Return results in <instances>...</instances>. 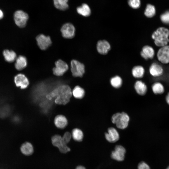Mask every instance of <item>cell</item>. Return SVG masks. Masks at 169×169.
<instances>
[{"label": "cell", "mask_w": 169, "mask_h": 169, "mask_svg": "<svg viewBox=\"0 0 169 169\" xmlns=\"http://www.w3.org/2000/svg\"><path fill=\"white\" fill-rule=\"evenodd\" d=\"M72 95L71 90L67 85H63L58 87L54 90L49 94L46 95L49 100L55 98L56 104L65 105L69 101Z\"/></svg>", "instance_id": "6da1fadb"}, {"label": "cell", "mask_w": 169, "mask_h": 169, "mask_svg": "<svg viewBox=\"0 0 169 169\" xmlns=\"http://www.w3.org/2000/svg\"><path fill=\"white\" fill-rule=\"evenodd\" d=\"M72 94L75 98L80 99L84 96L85 92L83 88L79 86H77L73 90Z\"/></svg>", "instance_id": "484cf974"}, {"label": "cell", "mask_w": 169, "mask_h": 169, "mask_svg": "<svg viewBox=\"0 0 169 169\" xmlns=\"http://www.w3.org/2000/svg\"><path fill=\"white\" fill-rule=\"evenodd\" d=\"M71 70L72 75L75 77H82L85 72V67L83 64L76 60L71 62Z\"/></svg>", "instance_id": "277c9868"}, {"label": "cell", "mask_w": 169, "mask_h": 169, "mask_svg": "<svg viewBox=\"0 0 169 169\" xmlns=\"http://www.w3.org/2000/svg\"><path fill=\"white\" fill-rule=\"evenodd\" d=\"M71 137V135L69 132H66L62 137V140L66 144L69 142L70 140Z\"/></svg>", "instance_id": "d6a6232c"}, {"label": "cell", "mask_w": 169, "mask_h": 169, "mask_svg": "<svg viewBox=\"0 0 169 169\" xmlns=\"http://www.w3.org/2000/svg\"><path fill=\"white\" fill-rule=\"evenodd\" d=\"M156 12L154 6L151 4H148L146 8L144 14L147 17L151 18L155 15Z\"/></svg>", "instance_id": "4316f807"}, {"label": "cell", "mask_w": 169, "mask_h": 169, "mask_svg": "<svg viewBox=\"0 0 169 169\" xmlns=\"http://www.w3.org/2000/svg\"><path fill=\"white\" fill-rule=\"evenodd\" d=\"M12 121L14 124H18L20 123L21 118L18 115H16L13 116L12 119Z\"/></svg>", "instance_id": "e575fe53"}, {"label": "cell", "mask_w": 169, "mask_h": 169, "mask_svg": "<svg viewBox=\"0 0 169 169\" xmlns=\"http://www.w3.org/2000/svg\"><path fill=\"white\" fill-rule=\"evenodd\" d=\"M52 142L53 145L57 147L59 149L66 144L63 141L62 137L59 135H56L52 138Z\"/></svg>", "instance_id": "d4e9b609"}, {"label": "cell", "mask_w": 169, "mask_h": 169, "mask_svg": "<svg viewBox=\"0 0 169 169\" xmlns=\"http://www.w3.org/2000/svg\"><path fill=\"white\" fill-rule=\"evenodd\" d=\"M105 137L107 141L110 143L115 142L120 138L118 132L114 127H110L108 129V132L105 134Z\"/></svg>", "instance_id": "7c38bea8"}, {"label": "cell", "mask_w": 169, "mask_h": 169, "mask_svg": "<svg viewBox=\"0 0 169 169\" xmlns=\"http://www.w3.org/2000/svg\"><path fill=\"white\" fill-rule=\"evenodd\" d=\"M72 135L73 139L76 141H81L83 140V134L79 129L76 128L73 130Z\"/></svg>", "instance_id": "f546056e"}, {"label": "cell", "mask_w": 169, "mask_h": 169, "mask_svg": "<svg viewBox=\"0 0 169 169\" xmlns=\"http://www.w3.org/2000/svg\"><path fill=\"white\" fill-rule=\"evenodd\" d=\"M126 152V149L124 147L121 145H117L112 151L110 156L115 160L121 161L125 159Z\"/></svg>", "instance_id": "8992f818"}, {"label": "cell", "mask_w": 169, "mask_h": 169, "mask_svg": "<svg viewBox=\"0 0 169 169\" xmlns=\"http://www.w3.org/2000/svg\"><path fill=\"white\" fill-rule=\"evenodd\" d=\"M36 40L38 46L43 50L47 49L52 44L50 37L43 34H40L37 36Z\"/></svg>", "instance_id": "52a82bcc"}, {"label": "cell", "mask_w": 169, "mask_h": 169, "mask_svg": "<svg viewBox=\"0 0 169 169\" xmlns=\"http://www.w3.org/2000/svg\"><path fill=\"white\" fill-rule=\"evenodd\" d=\"M158 60L161 63L166 64L169 63V45L161 47L157 53Z\"/></svg>", "instance_id": "9c48e42d"}, {"label": "cell", "mask_w": 169, "mask_h": 169, "mask_svg": "<svg viewBox=\"0 0 169 169\" xmlns=\"http://www.w3.org/2000/svg\"><path fill=\"white\" fill-rule=\"evenodd\" d=\"M129 120V116L125 112L115 113L111 117L112 122L115 124L117 128L121 129H124L127 127Z\"/></svg>", "instance_id": "3957f363"}, {"label": "cell", "mask_w": 169, "mask_h": 169, "mask_svg": "<svg viewBox=\"0 0 169 169\" xmlns=\"http://www.w3.org/2000/svg\"><path fill=\"white\" fill-rule=\"evenodd\" d=\"M128 3L130 7L134 9L138 8L141 5L140 0H128Z\"/></svg>", "instance_id": "4dcf8cb0"}, {"label": "cell", "mask_w": 169, "mask_h": 169, "mask_svg": "<svg viewBox=\"0 0 169 169\" xmlns=\"http://www.w3.org/2000/svg\"><path fill=\"white\" fill-rule=\"evenodd\" d=\"M161 21L166 24H169V10L161 14L160 16Z\"/></svg>", "instance_id": "1f68e13d"}, {"label": "cell", "mask_w": 169, "mask_h": 169, "mask_svg": "<svg viewBox=\"0 0 169 169\" xmlns=\"http://www.w3.org/2000/svg\"><path fill=\"white\" fill-rule=\"evenodd\" d=\"M59 150L60 152L64 153H66L70 151V148L67 146V145H64L59 148Z\"/></svg>", "instance_id": "d590c367"}, {"label": "cell", "mask_w": 169, "mask_h": 169, "mask_svg": "<svg viewBox=\"0 0 169 169\" xmlns=\"http://www.w3.org/2000/svg\"><path fill=\"white\" fill-rule=\"evenodd\" d=\"M75 169H86V168L82 166H78Z\"/></svg>", "instance_id": "74e56055"}, {"label": "cell", "mask_w": 169, "mask_h": 169, "mask_svg": "<svg viewBox=\"0 0 169 169\" xmlns=\"http://www.w3.org/2000/svg\"><path fill=\"white\" fill-rule=\"evenodd\" d=\"M110 83L113 87L118 88L121 86L122 80L120 77L119 76H115L110 79Z\"/></svg>", "instance_id": "83f0119b"}, {"label": "cell", "mask_w": 169, "mask_h": 169, "mask_svg": "<svg viewBox=\"0 0 169 169\" xmlns=\"http://www.w3.org/2000/svg\"><path fill=\"white\" fill-rule=\"evenodd\" d=\"M16 85L22 89L26 88L29 84L28 79L25 75L19 74L16 75L14 78Z\"/></svg>", "instance_id": "8fae6325"}, {"label": "cell", "mask_w": 169, "mask_h": 169, "mask_svg": "<svg viewBox=\"0 0 169 169\" xmlns=\"http://www.w3.org/2000/svg\"><path fill=\"white\" fill-rule=\"evenodd\" d=\"M28 18V14L21 10L16 11L14 15V19L16 25L21 28L25 27Z\"/></svg>", "instance_id": "5b68a950"}, {"label": "cell", "mask_w": 169, "mask_h": 169, "mask_svg": "<svg viewBox=\"0 0 169 169\" xmlns=\"http://www.w3.org/2000/svg\"><path fill=\"white\" fill-rule=\"evenodd\" d=\"M12 110V107L9 105L0 104V117L3 118L7 117L11 114Z\"/></svg>", "instance_id": "d6986e66"}, {"label": "cell", "mask_w": 169, "mask_h": 169, "mask_svg": "<svg viewBox=\"0 0 169 169\" xmlns=\"http://www.w3.org/2000/svg\"><path fill=\"white\" fill-rule=\"evenodd\" d=\"M55 66L53 69V72L55 75L57 76L62 75L68 69L67 64L60 59L55 62Z\"/></svg>", "instance_id": "ba28073f"}, {"label": "cell", "mask_w": 169, "mask_h": 169, "mask_svg": "<svg viewBox=\"0 0 169 169\" xmlns=\"http://www.w3.org/2000/svg\"><path fill=\"white\" fill-rule=\"evenodd\" d=\"M97 50L98 52L102 54H106L110 49L109 43L105 40L99 41L97 44Z\"/></svg>", "instance_id": "4fadbf2b"}, {"label": "cell", "mask_w": 169, "mask_h": 169, "mask_svg": "<svg viewBox=\"0 0 169 169\" xmlns=\"http://www.w3.org/2000/svg\"><path fill=\"white\" fill-rule=\"evenodd\" d=\"M134 88L137 93L141 95H145L147 91L146 85L141 80H138L136 82Z\"/></svg>", "instance_id": "ac0fdd59"}, {"label": "cell", "mask_w": 169, "mask_h": 169, "mask_svg": "<svg viewBox=\"0 0 169 169\" xmlns=\"http://www.w3.org/2000/svg\"><path fill=\"white\" fill-rule=\"evenodd\" d=\"M3 55L5 60L9 63L14 61L17 58L16 53L12 50H4L3 52Z\"/></svg>", "instance_id": "ffe728a7"}, {"label": "cell", "mask_w": 169, "mask_h": 169, "mask_svg": "<svg viewBox=\"0 0 169 169\" xmlns=\"http://www.w3.org/2000/svg\"><path fill=\"white\" fill-rule=\"evenodd\" d=\"M77 11L79 14L84 17L89 16L91 13L90 7L85 3H84L78 7L77 8Z\"/></svg>", "instance_id": "7402d4cb"}, {"label": "cell", "mask_w": 169, "mask_h": 169, "mask_svg": "<svg viewBox=\"0 0 169 169\" xmlns=\"http://www.w3.org/2000/svg\"><path fill=\"white\" fill-rule=\"evenodd\" d=\"M154 54V51L153 48L148 45L144 46L140 53L141 56L146 59L153 58Z\"/></svg>", "instance_id": "5bb4252c"}, {"label": "cell", "mask_w": 169, "mask_h": 169, "mask_svg": "<svg viewBox=\"0 0 169 169\" xmlns=\"http://www.w3.org/2000/svg\"><path fill=\"white\" fill-rule=\"evenodd\" d=\"M145 70L144 68L140 65L134 66L132 70V74L136 78L142 77L144 74Z\"/></svg>", "instance_id": "603a6c76"}, {"label": "cell", "mask_w": 169, "mask_h": 169, "mask_svg": "<svg viewBox=\"0 0 169 169\" xmlns=\"http://www.w3.org/2000/svg\"><path fill=\"white\" fill-rule=\"evenodd\" d=\"M169 30L164 27H160L152 34L151 37L157 46L162 47L167 45L169 41Z\"/></svg>", "instance_id": "7a4b0ae2"}, {"label": "cell", "mask_w": 169, "mask_h": 169, "mask_svg": "<svg viewBox=\"0 0 169 169\" xmlns=\"http://www.w3.org/2000/svg\"><path fill=\"white\" fill-rule=\"evenodd\" d=\"M15 68L20 70L25 68L27 65V60L26 57L23 55H19L15 60Z\"/></svg>", "instance_id": "e0dca14e"}, {"label": "cell", "mask_w": 169, "mask_h": 169, "mask_svg": "<svg viewBox=\"0 0 169 169\" xmlns=\"http://www.w3.org/2000/svg\"><path fill=\"white\" fill-rule=\"evenodd\" d=\"M20 150L24 155L29 156L33 152L34 148L30 142H26L23 143L20 146Z\"/></svg>", "instance_id": "9a60e30c"}, {"label": "cell", "mask_w": 169, "mask_h": 169, "mask_svg": "<svg viewBox=\"0 0 169 169\" xmlns=\"http://www.w3.org/2000/svg\"><path fill=\"white\" fill-rule=\"evenodd\" d=\"M137 169H150V168L146 163L144 161H142L138 164Z\"/></svg>", "instance_id": "836d02e7"}, {"label": "cell", "mask_w": 169, "mask_h": 169, "mask_svg": "<svg viewBox=\"0 0 169 169\" xmlns=\"http://www.w3.org/2000/svg\"><path fill=\"white\" fill-rule=\"evenodd\" d=\"M149 72L151 75L154 77H158L163 73L162 67L156 63H153L150 66Z\"/></svg>", "instance_id": "2e32d148"}, {"label": "cell", "mask_w": 169, "mask_h": 169, "mask_svg": "<svg viewBox=\"0 0 169 169\" xmlns=\"http://www.w3.org/2000/svg\"><path fill=\"white\" fill-rule=\"evenodd\" d=\"M166 169H169V166H168Z\"/></svg>", "instance_id": "ab89813d"}, {"label": "cell", "mask_w": 169, "mask_h": 169, "mask_svg": "<svg viewBox=\"0 0 169 169\" xmlns=\"http://www.w3.org/2000/svg\"><path fill=\"white\" fill-rule=\"evenodd\" d=\"M152 89L153 92L156 94H161L164 91L163 85L160 83L156 82L152 85Z\"/></svg>", "instance_id": "f1b7e54d"}, {"label": "cell", "mask_w": 169, "mask_h": 169, "mask_svg": "<svg viewBox=\"0 0 169 169\" xmlns=\"http://www.w3.org/2000/svg\"><path fill=\"white\" fill-rule=\"evenodd\" d=\"M54 123L58 128L62 129L67 124V120L65 116L59 115L57 116L54 119Z\"/></svg>", "instance_id": "44dd1931"}, {"label": "cell", "mask_w": 169, "mask_h": 169, "mask_svg": "<svg viewBox=\"0 0 169 169\" xmlns=\"http://www.w3.org/2000/svg\"><path fill=\"white\" fill-rule=\"evenodd\" d=\"M166 102L168 105H169V92L166 95Z\"/></svg>", "instance_id": "8d00e7d4"}, {"label": "cell", "mask_w": 169, "mask_h": 169, "mask_svg": "<svg viewBox=\"0 0 169 169\" xmlns=\"http://www.w3.org/2000/svg\"><path fill=\"white\" fill-rule=\"evenodd\" d=\"M3 12L0 9V19L3 18Z\"/></svg>", "instance_id": "f35d334b"}, {"label": "cell", "mask_w": 169, "mask_h": 169, "mask_svg": "<svg viewBox=\"0 0 169 169\" xmlns=\"http://www.w3.org/2000/svg\"><path fill=\"white\" fill-rule=\"evenodd\" d=\"M55 7L61 10H65L68 8V0H53Z\"/></svg>", "instance_id": "cb8c5ba5"}, {"label": "cell", "mask_w": 169, "mask_h": 169, "mask_svg": "<svg viewBox=\"0 0 169 169\" xmlns=\"http://www.w3.org/2000/svg\"><path fill=\"white\" fill-rule=\"evenodd\" d=\"M61 31L64 37L66 38H71L75 35V28L72 24L68 23L62 26Z\"/></svg>", "instance_id": "30bf717a"}]
</instances>
